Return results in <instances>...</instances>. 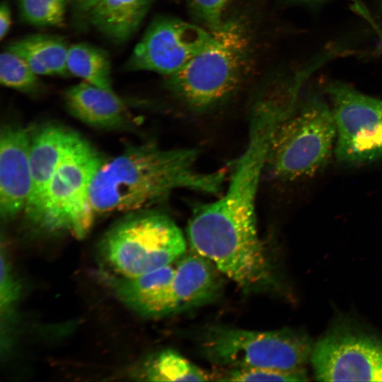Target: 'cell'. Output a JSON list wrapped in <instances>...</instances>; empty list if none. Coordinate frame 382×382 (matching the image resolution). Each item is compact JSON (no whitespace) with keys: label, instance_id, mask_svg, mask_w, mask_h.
Segmentation results:
<instances>
[{"label":"cell","instance_id":"6da1fadb","mask_svg":"<svg viewBox=\"0 0 382 382\" xmlns=\"http://www.w3.org/2000/svg\"><path fill=\"white\" fill-rule=\"evenodd\" d=\"M197 157L193 149H163L151 143L130 146L103 162L89 190L95 215L141 210L176 190L218 193L225 182V171L199 170Z\"/></svg>","mask_w":382,"mask_h":382},{"label":"cell","instance_id":"7a4b0ae2","mask_svg":"<svg viewBox=\"0 0 382 382\" xmlns=\"http://www.w3.org/2000/svg\"><path fill=\"white\" fill-rule=\"evenodd\" d=\"M212 32L211 43L166 78L170 91L198 110L219 104L238 88L248 59L249 40L241 23L224 21Z\"/></svg>","mask_w":382,"mask_h":382},{"label":"cell","instance_id":"3957f363","mask_svg":"<svg viewBox=\"0 0 382 382\" xmlns=\"http://www.w3.org/2000/svg\"><path fill=\"white\" fill-rule=\"evenodd\" d=\"M336 137L331 106L319 96H311L278 128L265 170L286 182L313 178L334 157Z\"/></svg>","mask_w":382,"mask_h":382},{"label":"cell","instance_id":"277c9868","mask_svg":"<svg viewBox=\"0 0 382 382\" xmlns=\"http://www.w3.org/2000/svg\"><path fill=\"white\" fill-rule=\"evenodd\" d=\"M313 346L306 334L289 328L257 331L225 326L209 328L201 344L202 352L209 361L227 369H305Z\"/></svg>","mask_w":382,"mask_h":382},{"label":"cell","instance_id":"5b68a950","mask_svg":"<svg viewBox=\"0 0 382 382\" xmlns=\"http://www.w3.org/2000/svg\"><path fill=\"white\" fill-rule=\"evenodd\" d=\"M103 162L82 138L58 165L30 220L49 231H66L83 237L95 216L89 199L91 184Z\"/></svg>","mask_w":382,"mask_h":382},{"label":"cell","instance_id":"8992f818","mask_svg":"<svg viewBox=\"0 0 382 382\" xmlns=\"http://www.w3.org/2000/svg\"><path fill=\"white\" fill-rule=\"evenodd\" d=\"M183 232L169 216L147 213L123 221L105 236L102 253L122 277H134L169 265L185 253Z\"/></svg>","mask_w":382,"mask_h":382},{"label":"cell","instance_id":"52a82bcc","mask_svg":"<svg viewBox=\"0 0 382 382\" xmlns=\"http://www.w3.org/2000/svg\"><path fill=\"white\" fill-rule=\"evenodd\" d=\"M326 92L337 129V163L357 168L382 161V99L340 82L328 86Z\"/></svg>","mask_w":382,"mask_h":382},{"label":"cell","instance_id":"ba28073f","mask_svg":"<svg viewBox=\"0 0 382 382\" xmlns=\"http://www.w3.org/2000/svg\"><path fill=\"white\" fill-rule=\"evenodd\" d=\"M315 376L323 381H382V339L338 326L313 346Z\"/></svg>","mask_w":382,"mask_h":382},{"label":"cell","instance_id":"9c48e42d","mask_svg":"<svg viewBox=\"0 0 382 382\" xmlns=\"http://www.w3.org/2000/svg\"><path fill=\"white\" fill-rule=\"evenodd\" d=\"M212 32L172 17L151 23L125 64L126 71H151L170 76L209 45Z\"/></svg>","mask_w":382,"mask_h":382},{"label":"cell","instance_id":"30bf717a","mask_svg":"<svg viewBox=\"0 0 382 382\" xmlns=\"http://www.w3.org/2000/svg\"><path fill=\"white\" fill-rule=\"evenodd\" d=\"M220 274L209 259L194 251L184 254L178 259L167 288L161 317L214 302L222 292Z\"/></svg>","mask_w":382,"mask_h":382},{"label":"cell","instance_id":"8fae6325","mask_svg":"<svg viewBox=\"0 0 382 382\" xmlns=\"http://www.w3.org/2000/svg\"><path fill=\"white\" fill-rule=\"evenodd\" d=\"M31 135L17 126L6 125L0 137V212L13 218L25 209L31 190Z\"/></svg>","mask_w":382,"mask_h":382},{"label":"cell","instance_id":"7c38bea8","mask_svg":"<svg viewBox=\"0 0 382 382\" xmlns=\"http://www.w3.org/2000/svg\"><path fill=\"white\" fill-rule=\"evenodd\" d=\"M81 139L77 133L53 124L42 127L31 134V190L24 209L29 219L38 209L58 165Z\"/></svg>","mask_w":382,"mask_h":382},{"label":"cell","instance_id":"4fadbf2b","mask_svg":"<svg viewBox=\"0 0 382 382\" xmlns=\"http://www.w3.org/2000/svg\"><path fill=\"white\" fill-rule=\"evenodd\" d=\"M64 100L69 112L91 127L120 129L129 125L126 105L112 89L83 81L69 87L65 92Z\"/></svg>","mask_w":382,"mask_h":382},{"label":"cell","instance_id":"5bb4252c","mask_svg":"<svg viewBox=\"0 0 382 382\" xmlns=\"http://www.w3.org/2000/svg\"><path fill=\"white\" fill-rule=\"evenodd\" d=\"M175 266L172 264L134 277H110L115 293L130 308L149 317H161L164 296Z\"/></svg>","mask_w":382,"mask_h":382},{"label":"cell","instance_id":"9a60e30c","mask_svg":"<svg viewBox=\"0 0 382 382\" xmlns=\"http://www.w3.org/2000/svg\"><path fill=\"white\" fill-rule=\"evenodd\" d=\"M152 1L98 0L89 12V18L106 37L124 42L137 30Z\"/></svg>","mask_w":382,"mask_h":382},{"label":"cell","instance_id":"2e32d148","mask_svg":"<svg viewBox=\"0 0 382 382\" xmlns=\"http://www.w3.org/2000/svg\"><path fill=\"white\" fill-rule=\"evenodd\" d=\"M69 46L62 37L49 34H34L10 42L6 49L22 57L39 76H66Z\"/></svg>","mask_w":382,"mask_h":382},{"label":"cell","instance_id":"e0dca14e","mask_svg":"<svg viewBox=\"0 0 382 382\" xmlns=\"http://www.w3.org/2000/svg\"><path fill=\"white\" fill-rule=\"evenodd\" d=\"M66 64L69 74L98 87L112 89L110 60L103 49L85 42L71 45Z\"/></svg>","mask_w":382,"mask_h":382},{"label":"cell","instance_id":"ac0fdd59","mask_svg":"<svg viewBox=\"0 0 382 382\" xmlns=\"http://www.w3.org/2000/svg\"><path fill=\"white\" fill-rule=\"evenodd\" d=\"M145 377L151 381H207L210 376L177 352L166 349L148 364Z\"/></svg>","mask_w":382,"mask_h":382},{"label":"cell","instance_id":"d6986e66","mask_svg":"<svg viewBox=\"0 0 382 382\" xmlns=\"http://www.w3.org/2000/svg\"><path fill=\"white\" fill-rule=\"evenodd\" d=\"M37 75L19 55L5 49L0 57V82L4 86L25 93L40 88Z\"/></svg>","mask_w":382,"mask_h":382},{"label":"cell","instance_id":"ffe728a7","mask_svg":"<svg viewBox=\"0 0 382 382\" xmlns=\"http://www.w3.org/2000/svg\"><path fill=\"white\" fill-rule=\"evenodd\" d=\"M69 0H18L22 19L39 27H60Z\"/></svg>","mask_w":382,"mask_h":382},{"label":"cell","instance_id":"44dd1931","mask_svg":"<svg viewBox=\"0 0 382 382\" xmlns=\"http://www.w3.org/2000/svg\"><path fill=\"white\" fill-rule=\"evenodd\" d=\"M218 381H305V369L283 370L265 367L228 369Z\"/></svg>","mask_w":382,"mask_h":382},{"label":"cell","instance_id":"7402d4cb","mask_svg":"<svg viewBox=\"0 0 382 382\" xmlns=\"http://www.w3.org/2000/svg\"><path fill=\"white\" fill-rule=\"evenodd\" d=\"M228 0H188L193 14L210 31L219 29L224 22V12Z\"/></svg>","mask_w":382,"mask_h":382},{"label":"cell","instance_id":"603a6c76","mask_svg":"<svg viewBox=\"0 0 382 382\" xmlns=\"http://www.w3.org/2000/svg\"><path fill=\"white\" fill-rule=\"evenodd\" d=\"M11 23L10 7L6 1H2L0 6V37L2 40L9 31Z\"/></svg>","mask_w":382,"mask_h":382},{"label":"cell","instance_id":"cb8c5ba5","mask_svg":"<svg viewBox=\"0 0 382 382\" xmlns=\"http://www.w3.org/2000/svg\"><path fill=\"white\" fill-rule=\"evenodd\" d=\"M98 0H69L79 12L88 14Z\"/></svg>","mask_w":382,"mask_h":382},{"label":"cell","instance_id":"d4e9b609","mask_svg":"<svg viewBox=\"0 0 382 382\" xmlns=\"http://www.w3.org/2000/svg\"><path fill=\"white\" fill-rule=\"evenodd\" d=\"M296 1H318V0H296Z\"/></svg>","mask_w":382,"mask_h":382}]
</instances>
